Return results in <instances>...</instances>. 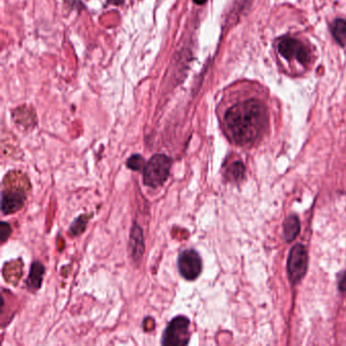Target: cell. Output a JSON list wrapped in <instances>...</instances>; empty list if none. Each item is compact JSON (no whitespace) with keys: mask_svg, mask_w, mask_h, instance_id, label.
<instances>
[{"mask_svg":"<svg viewBox=\"0 0 346 346\" xmlns=\"http://www.w3.org/2000/svg\"><path fill=\"white\" fill-rule=\"evenodd\" d=\"M110 3H114V4H120L123 2V0H108Z\"/></svg>","mask_w":346,"mask_h":346,"instance_id":"18","label":"cell"},{"mask_svg":"<svg viewBox=\"0 0 346 346\" xmlns=\"http://www.w3.org/2000/svg\"><path fill=\"white\" fill-rule=\"evenodd\" d=\"M308 252L305 246L297 244L289 252L287 260L288 278L292 284L299 283L308 269Z\"/></svg>","mask_w":346,"mask_h":346,"instance_id":"4","label":"cell"},{"mask_svg":"<svg viewBox=\"0 0 346 346\" xmlns=\"http://www.w3.org/2000/svg\"><path fill=\"white\" fill-rule=\"evenodd\" d=\"M172 159L166 154H154L148 159L143 169V182L150 188L163 186L169 179Z\"/></svg>","mask_w":346,"mask_h":346,"instance_id":"2","label":"cell"},{"mask_svg":"<svg viewBox=\"0 0 346 346\" xmlns=\"http://www.w3.org/2000/svg\"><path fill=\"white\" fill-rule=\"evenodd\" d=\"M301 230V223L297 216L288 217L283 224L284 237L287 242H292Z\"/></svg>","mask_w":346,"mask_h":346,"instance_id":"10","label":"cell"},{"mask_svg":"<svg viewBox=\"0 0 346 346\" xmlns=\"http://www.w3.org/2000/svg\"><path fill=\"white\" fill-rule=\"evenodd\" d=\"M196 4H199V5H201V4H203V3H205L207 0H193Z\"/></svg>","mask_w":346,"mask_h":346,"instance_id":"17","label":"cell"},{"mask_svg":"<svg viewBox=\"0 0 346 346\" xmlns=\"http://www.w3.org/2000/svg\"><path fill=\"white\" fill-rule=\"evenodd\" d=\"M45 274V267L42 263L36 261L32 264L29 276L26 278V286L30 291L35 292L42 286L43 277Z\"/></svg>","mask_w":346,"mask_h":346,"instance_id":"9","label":"cell"},{"mask_svg":"<svg viewBox=\"0 0 346 346\" xmlns=\"http://www.w3.org/2000/svg\"><path fill=\"white\" fill-rule=\"evenodd\" d=\"M278 50L281 56H283L284 58H296L300 63L304 65H306L311 59L310 51L299 40L295 38L286 37L281 39L278 44Z\"/></svg>","mask_w":346,"mask_h":346,"instance_id":"6","label":"cell"},{"mask_svg":"<svg viewBox=\"0 0 346 346\" xmlns=\"http://www.w3.org/2000/svg\"><path fill=\"white\" fill-rule=\"evenodd\" d=\"M25 192L21 189H7L2 192V214L12 215L22 208Z\"/></svg>","mask_w":346,"mask_h":346,"instance_id":"7","label":"cell"},{"mask_svg":"<svg viewBox=\"0 0 346 346\" xmlns=\"http://www.w3.org/2000/svg\"><path fill=\"white\" fill-rule=\"evenodd\" d=\"M126 166L132 171H139L141 168H143V166H145L144 158L140 154H133L127 159Z\"/></svg>","mask_w":346,"mask_h":346,"instance_id":"14","label":"cell"},{"mask_svg":"<svg viewBox=\"0 0 346 346\" xmlns=\"http://www.w3.org/2000/svg\"><path fill=\"white\" fill-rule=\"evenodd\" d=\"M339 288L341 291H346V272L342 277V279L340 280V283H339Z\"/></svg>","mask_w":346,"mask_h":346,"instance_id":"16","label":"cell"},{"mask_svg":"<svg viewBox=\"0 0 346 346\" xmlns=\"http://www.w3.org/2000/svg\"><path fill=\"white\" fill-rule=\"evenodd\" d=\"M129 251H130V255L132 259L136 263L139 262L144 252V241H143V231L137 224H135L132 227V230L130 232Z\"/></svg>","mask_w":346,"mask_h":346,"instance_id":"8","label":"cell"},{"mask_svg":"<svg viewBox=\"0 0 346 346\" xmlns=\"http://www.w3.org/2000/svg\"><path fill=\"white\" fill-rule=\"evenodd\" d=\"M178 269L181 276L186 280H195L202 271L200 255L193 249L183 250L178 257Z\"/></svg>","mask_w":346,"mask_h":346,"instance_id":"5","label":"cell"},{"mask_svg":"<svg viewBox=\"0 0 346 346\" xmlns=\"http://www.w3.org/2000/svg\"><path fill=\"white\" fill-rule=\"evenodd\" d=\"M10 233H11V228L9 224L2 223L0 226V241L4 243L7 239V237L10 235Z\"/></svg>","mask_w":346,"mask_h":346,"instance_id":"15","label":"cell"},{"mask_svg":"<svg viewBox=\"0 0 346 346\" xmlns=\"http://www.w3.org/2000/svg\"><path fill=\"white\" fill-rule=\"evenodd\" d=\"M332 34L335 40L344 46L346 43V21L343 19H337L332 25Z\"/></svg>","mask_w":346,"mask_h":346,"instance_id":"11","label":"cell"},{"mask_svg":"<svg viewBox=\"0 0 346 346\" xmlns=\"http://www.w3.org/2000/svg\"><path fill=\"white\" fill-rule=\"evenodd\" d=\"M190 320L185 316H177L167 326L162 336V344L187 345L190 340Z\"/></svg>","mask_w":346,"mask_h":346,"instance_id":"3","label":"cell"},{"mask_svg":"<svg viewBox=\"0 0 346 346\" xmlns=\"http://www.w3.org/2000/svg\"><path fill=\"white\" fill-rule=\"evenodd\" d=\"M87 223H88V218H85V216L79 217L72 223L69 229V232L74 236L83 233L87 228Z\"/></svg>","mask_w":346,"mask_h":346,"instance_id":"13","label":"cell"},{"mask_svg":"<svg viewBox=\"0 0 346 346\" xmlns=\"http://www.w3.org/2000/svg\"><path fill=\"white\" fill-rule=\"evenodd\" d=\"M225 122L234 142L242 145L250 144L255 142L266 128L267 109L259 100H246L227 111Z\"/></svg>","mask_w":346,"mask_h":346,"instance_id":"1","label":"cell"},{"mask_svg":"<svg viewBox=\"0 0 346 346\" xmlns=\"http://www.w3.org/2000/svg\"><path fill=\"white\" fill-rule=\"evenodd\" d=\"M245 174V166L242 162H234L227 169V177L231 181L239 180Z\"/></svg>","mask_w":346,"mask_h":346,"instance_id":"12","label":"cell"}]
</instances>
